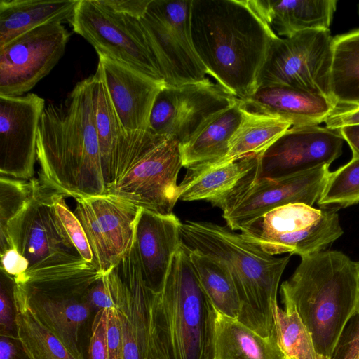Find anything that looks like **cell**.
<instances>
[{
    "label": "cell",
    "instance_id": "6da1fadb",
    "mask_svg": "<svg viewBox=\"0 0 359 359\" xmlns=\"http://www.w3.org/2000/svg\"><path fill=\"white\" fill-rule=\"evenodd\" d=\"M191 32L207 73L238 99L252 95L278 36L250 0H192Z\"/></svg>",
    "mask_w": 359,
    "mask_h": 359
},
{
    "label": "cell",
    "instance_id": "7a4b0ae2",
    "mask_svg": "<svg viewBox=\"0 0 359 359\" xmlns=\"http://www.w3.org/2000/svg\"><path fill=\"white\" fill-rule=\"evenodd\" d=\"M39 178L75 200L107 194L95 120L93 76L45 107L37 137Z\"/></svg>",
    "mask_w": 359,
    "mask_h": 359
},
{
    "label": "cell",
    "instance_id": "3957f363",
    "mask_svg": "<svg viewBox=\"0 0 359 359\" xmlns=\"http://www.w3.org/2000/svg\"><path fill=\"white\" fill-rule=\"evenodd\" d=\"M180 233L187 248L227 268L241 305L237 320L262 337L276 334L278 287L290 256L271 255L241 233L212 222L187 221Z\"/></svg>",
    "mask_w": 359,
    "mask_h": 359
},
{
    "label": "cell",
    "instance_id": "277c9868",
    "mask_svg": "<svg viewBox=\"0 0 359 359\" xmlns=\"http://www.w3.org/2000/svg\"><path fill=\"white\" fill-rule=\"evenodd\" d=\"M280 293L283 302L295 306L316 351L332 359L344 327L359 307L357 262L337 250L301 257Z\"/></svg>",
    "mask_w": 359,
    "mask_h": 359
},
{
    "label": "cell",
    "instance_id": "5b68a950",
    "mask_svg": "<svg viewBox=\"0 0 359 359\" xmlns=\"http://www.w3.org/2000/svg\"><path fill=\"white\" fill-rule=\"evenodd\" d=\"M216 317L182 243L154 294L149 359H214Z\"/></svg>",
    "mask_w": 359,
    "mask_h": 359
},
{
    "label": "cell",
    "instance_id": "8992f818",
    "mask_svg": "<svg viewBox=\"0 0 359 359\" xmlns=\"http://www.w3.org/2000/svg\"><path fill=\"white\" fill-rule=\"evenodd\" d=\"M56 190L41 178H35L32 197L8 224L7 235L11 248H15L29 264L27 272L15 283L32 274L87 263L56 215L53 204Z\"/></svg>",
    "mask_w": 359,
    "mask_h": 359
},
{
    "label": "cell",
    "instance_id": "52a82bcc",
    "mask_svg": "<svg viewBox=\"0 0 359 359\" xmlns=\"http://www.w3.org/2000/svg\"><path fill=\"white\" fill-rule=\"evenodd\" d=\"M258 165L228 193L210 201L219 208L228 227L243 231L274 208L292 203L312 206L330 172L323 165L279 178L258 176Z\"/></svg>",
    "mask_w": 359,
    "mask_h": 359
},
{
    "label": "cell",
    "instance_id": "ba28073f",
    "mask_svg": "<svg viewBox=\"0 0 359 359\" xmlns=\"http://www.w3.org/2000/svg\"><path fill=\"white\" fill-rule=\"evenodd\" d=\"M339 209L287 204L268 212L241 234L271 255L303 257L325 250L343 234Z\"/></svg>",
    "mask_w": 359,
    "mask_h": 359
},
{
    "label": "cell",
    "instance_id": "9c48e42d",
    "mask_svg": "<svg viewBox=\"0 0 359 359\" xmlns=\"http://www.w3.org/2000/svg\"><path fill=\"white\" fill-rule=\"evenodd\" d=\"M192 0H151L140 19L165 85L177 86L206 79L193 43Z\"/></svg>",
    "mask_w": 359,
    "mask_h": 359
},
{
    "label": "cell",
    "instance_id": "30bf717a",
    "mask_svg": "<svg viewBox=\"0 0 359 359\" xmlns=\"http://www.w3.org/2000/svg\"><path fill=\"white\" fill-rule=\"evenodd\" d=\"M69 22L98 55L165 83L140 19L115 12L100 0H79Z\"/></svg>",
    "mask_w": 359,
    "mask_h": 359
},
{
    "label": "cell",
    "instance_id": "8fae6325",
    "mask_svg": "<svg viewBox=\"0 0 359 359\" xmlns=\"http://www.w3.org/2000/svg\"><path fill=\"white\" fill-rule=\"evenodd\" d=\"M332 47L329 29L276 36L259 72L257 88L286 86L331 98Z\"/></svg>",
    "mask_w": 359,
    "mask_h": 359
},
{
    "label": "cell",
    "instance_id": "7c38bea8",
    "mask_svg": "<svg viewBox=\"0 0 359 359\" xmlns=\"http://www.w3.org/2000/svg\"><path fill=\"white\" fill-rule=\"evenodd\" d=\"M182 167L180 142L163 136L109 188L107 194L139 208L171 214L179 200L177 182Z\"/></svg>",
    "mask_w": 359,
    "mask_h": 359
},
{
    "label": "cell",
    "instance_id": "4fadbf2b",
    "mask_svg": "<svg viewBox=\"0 0 359 359\" xmlns=\"http://www.w3.org/2000/svg\"><path fill=\"white\" fill-rule=\"evenodd\" d=\"M70 34L62 22L42 25L0 47V95L20 96L48 75Z\"/></svg>",
    "mask_w": 359,
    "mask_h": 359
},
{
    "label": "cell",
    "instance_id": "5bb4252c",
    "mask_svg": "<svg viewBox=\"0 0 359 359\" xmlns=\"http://www.w3.org/2000/svg\"><path fill=\"white\" fill-rule=\"evenodd\" d=\"M237 99L208 78L177 86L165 85L154 100L149 130L182 144L208 118Z\"/></svg>",
    "mask_w": 359,
    "mask_h": 359
},
{
    "label": "cell",
    "instance_id": "9a60e30c",
    "mask_svg": "<svg viewBox=\"0 0 359 359\" xmlns=\"http://www.w3.org/2000/svg\"><path fill=\"white\" fill-rule=\"evenodd\" d=\"M74 213L93 255V266L109 272L131 249L140 208L110 194L76 200Z\"/></svg>",
    "mask_w": 359,
    "mask_h": 359
},
{
    "label": "cell",
    "instance_id": "2e32d148",
    "mask_svg": "<svg viewBox=\"0 0 359 359\" xmlns=\"http://www.w3.org/2000/svg\"><path fill=\"white\" fill-rule=\"evenodd\" d=\"M339 129L292 126L260 156L258 176L279 178L328 165L342 154Z\"/></svg>",
    "mask_w": 359,
    "mask_h": 359
},
{
    "label": "cell",
    "instance_id": "e0dca14e",
    "mask_svg": "<svg viewBox=\"0 0 359 359\" xmlns=\"http://www.w3.org/2000/svg\"><path fill=\"white\" fill-rule=\"evenodd\" d=\"M45 100L36 93L0 95L1 175L29 180L35 172Z\"/></svg>",
    "mask_w": 359,
    "mask_h": 359
},
{
    "label": "cell",
    "instance_id": "ac0fdd59",
    "mask_svg": "<svg viewBox=\"0 0 359 359\" xmlns=\"http://www.w3.org/2000/svg\"><path fill=\"white\" fill-rule=\"evenodd\" d=\"M92 76L101 166L108 190L144 152L165 135L149 130H127L119 121L100 71L97 69Z\"/></svg>",
    "mask_w": 359,
    "mask_h": 359
},
{
    "label": "cell",
    "instance_id": "d6986e66",
    "mask_svg": "<svg viewBox=\"0 0 359 359\" xmlns=\"http://www.w3.org/2000/svg\"><path fill=\"white\" fill-rule=\"evenodd\" d=\"M97 69L122 126L128 131L149 130L154 100L165 83L102 55Z\"/></svg>",
    "mask_w": 359,
    "mask_h": 359
},
{
    "label": "cell",
    "instance_id": "ffe728a7",
    "mask_svg": "<svg viewBox=\"0 0 359 359\" xmlns=\"http://www.w3.org/2000/svg\"><path fill=\"white\" fill-rule=\"evenodd\" d=\"M182 222L173 213L161 215L140 208L136 219L133 247L147 285L158 292L181 243Z\"/></svg>",
    "mask_w": 359,
    "mask_h": 359
},
{
    "label": "cell",
    "instance_id": "44dd1931",
    "mask_svg": "<svg viewBox=\"0 0 359 359\" xmlns=\"http://www.w3.org/2000/svg\"><path fill=\"white\" fill-rule=\"evenodd\" d=\"M238 101L247 111L279 116L292 126H318L337 108L328 97L286 86H260Z\"/></svg>",
    "mask_w": 359,
    "mask_h": 359
},
{
    "label": "cell",
    "instance_id": "7402d4cb",
    "mask_svg": "<svg viewBox=\"0 0 359 359\" xmlns=\"http://www.w3.org/2000/svg\"><path fill=\"white\" fill-rule=\"evenodd\" d=\"M250 3L279 37L306 30L329 29L336 0H250Z\"/></svg>",
    "mask_w": 359,
    "mask_h": 359
},
{
    "label": "cell",
    "instance_id": "603a6c76",
    "mask_svg": "<svg viewBox=\"0 0 359 359\" xmlns=\"http://www.w3.org/2000/svg\"><path fill=\"white\" fill-rule=\"evenodd\" d=\"M261 154L236 161H219L187 169L179 187V199L184 201H211L228 193L259 164Z\"/></svg>",
    "mask_w": 359,
    "mask_h": 359
},
{
    "label": "cell",
    "instance_id": "cb8c5ba5",
    "mask_svg": "<svg viewBox=\"0 0 359 359\" xmlns=\"http://www.w3.org/2000/svg\"><path fill=\"white\" fill-rule=\"evenodd\" d=\"M241 119L238 99L208 118L186 142L180 144L183 167L188 169L224 159L230 139Z\"/></svg>",
    "mask_w": 359,
    "mask_h": 359
},
{
    "label": "cell",
    "instance_id": "d4e9b609",
    "mask_svg": "<svg viewBox=\"0 0 359 359\" xmlns=\"http://www.w3.org/2000/svg\"><path fill=\"white\" fill-rule=\"evenodd\" d=\"M79 0H0V47L42 25L69 22Z\"/></svg>",
    "mask_w": 359,
    "mask_h": 359
},
{
    "label": "cell",
    "instance_id": "484cf974",
    "mask_svg": "<svg viewBox=\"0 0 359 359\" xmlns=\"http://www.w3.org/2000/svg\"><path fill=\"white\" fill-rule=\"evenodd\" d=\"M13 299L17 338L29 359H83L67 346L40 320L24 290L15 283Z\"/></svg>",
    "mask_w": 359,
    "mask_h": 359
},
{
    "label": "cell",
    "instance_id": "4316f807",
    "mask_svg": "<svg viewBox=\"0 0 359 359\" xmlns=\"http://www.w3.org/2000/svg\"><path fill=\"white\" fill-rule=\"evenodd\" d=\"M214 359H286L276 334L262 337L237 319L217 311Z\"/></svg>",
    "mask_w": 359,
    "mask_h": 359
},
{
    "label": "cell",
    "instance_id": "83f0119b",
    "mask_svg": "<svg viewBox=\"0 0 359 359\" xmlns=\"http://www.w3.org/2000/svg\"><path fill=\"white\" fill-rule=\"evenodd\" d=\"M330 89L337 107L359 106V29L333 38Z\"/></svg>",
    "mask_w": 359,
    "mask_h": 359
},
{
    "label": "cell",
    "instance_id": "f1b7e54d",
    "mask_svg": "<svg viewBox=\"0 0 359 359\" xmlns=\"http://www.w3.org/2000/svg\"><path fill=\"white\" fill-rule=\"evenodd\" d=\"M241 110L242 119L230 139L228 154L222 161L263 154L292 127L289 121L279 116Z\"/></svg>",
    "mask_w": 359,
    "mask_h": 359
},
{
    "label": "cell",
    "instance_id": "f546056e",
    "mask_svg": "<svg viewBox=\"0 0 359 359\" xmlns=\"http://www.w3.org/2000/svg\"><path fill=\"white\" fill-rule=\"evenodd\" d=\"M189 251L200 284L216 311L238 319L241 302L227 268L220 262L198 251L190 249Z\"/></svg>",
    "mask_w": 359,
    "mask_h": 359
},
{
    "label": "cell",
    "instance_id": "4dcf8cb0",
    "mask_svg": "<svg viewBox=\"0 0 359 359\" xmlns=\"http://www.w3.org/2000/svg\"><path fill=\"white\" fill-rule=\"evenodd\" d=\"M283 303L284 310L276 306L274 321L278 344L285 358L330 359L316 351L311 334L295 306L287 302Z\"/></svg>",
    "mask_w": 359,
    "mask_h": 359
},
{
    "label": "cell",
    "instance_id": "1f68e13d",
    "mask_svg": "<svg viewBox=\"0 0 359 359\" xmlns=\"http://www.w3.org/2000/svg\"><path fill=\"white\" fill-rule=\"evenodd\" d=\"M359 203V157L330 173L317 201L322 207H348Z\"/></svg>",
    "mask_w": 359,
    "mask_h": 359
},
{
    "label": "cell",
    "instance_id": "d6a6232c",
    "mask_svg": "<svg viewBox=\"0 0 359 359\" xmlns=\"http://www.w3.org/2000/svg\"><path fill=\"white\" fill-rule=\"evenodd\" d=\"M35 177L29 180L0 176V254L11 249L7 229L32 197Z\"/></svg>",
    "mask_w": 359,
    "mask_h": 359
},
{
    "label": "cell",
    "instance_id": "836d02e7",
    "mask_svg": "<svg viewBox=\"0 0 359 359\" xmlns=\"http://www.w3.org/2000/svg\"><path fill=\"white\" fill-rule=\"evenodd\" d=\"M67 196L56 190L53 204L56 215L68 238L85 262L93 265V255L84 230L65 202Z\"/></svg>",
    "mask_w": 359,
    "mask_h": 359
},
{
    "label": "cell",
    "instance_id": "e575fe53",
    "mask_svg": "<svg viewBox=\"0 0 359 359\" xmlns=\"http://www.w3.org/2000/svg\"><path fill=\"white\" fill-rule=\"evenodd\" d=\"M332 359H359V307L344 327Z\"/></svg>",
    "mask_w": 359,
    "mask_h": 359
},
{
    "label": "cell",
    "instance_id": "d590c367",
    "mask_svg": "<svg viewBox=\"0 0 359 359\" xmlns=\"http://www.w3.org/2000/svg\"><path fill=\"white\" fill-rule=\"evenodd\" d=\"M14 279L1 270L0 327L1 335L9 337L15 327V313L13 299Z\"/></svg>",
    "mask_w": 359,
    "mask_h": 359
},
{
    "label": "cell",
    "instance_id": "8d00e7d4",
    "mask_svg": "<svg viewBox=\"0 0 359 359\" xmlns=\"http://www.w3.org/2000/svg\"><path fill=\"white\" fill-rule=\"evenodd\" d=\"M107 310L96 313L92 324L88 359H109L107 344Z\"/></svg>",
    "mask_w": 359,
    "mask_h": 359
},
{
    "label": "cell",
    "instance_id": "74e56055",
    "mask_svg": "<svg viewBox=\"0 0 359 359\" xmlns=\"http://www.w3.org/2000/svg\"><path fill=\"white\" fill-rule=\"evenodd\" d=\"M106 336L109 359H124L122 328L116 308L107 310Z\"/></svg>",
    "mask_w": 359,
    "mask_h": 359
},
{
    "label": "cell",
    "instance_id": "f35d334b",
    "mask_svg": "<svg viewBox=\"0 0 359 359\" xmlns=\"http://www.w3.org/2000/svg\"><path fill=\"white\" fill-rule=\"evenodd\" d=\"M85 299L92 310H95L97 312L116 308L104 274L90 285L85 294Z\"/></svg>",
    "mask_w": 359,
    "mask_h": 359
},
{
    "label": "cell",
    "instance_id": "ab89813d",
    "mask_svg": "<svg viewBox=\"0 0 359 359\" xmlns=\"http://www.w3.org/2000/svg\"><path fill=\"white\" fill-rule=\"evenodd\" d=\"M1 256V270L11 276L15 282L19 281L27 272L29 264L15 248H12Z\"/></svg>",
    "mask_w": 359,
    "mask_h": 359
},
{
    "label": "cell",
    "instance_id": "60d3db41",
    "mask_svg": "<svg viewBox=\"0 0 359 359\" xmlns=\"http://www.w3.org/2000/svg\"><path fill=\"white\" fill-rule=\"evenodd\" d=\"M115 12L140 19L144 14L151 0H100Z\"/></svg>",
    "mask_w": 359,
    "mask_h": 359
},
{
    "label": "cell",
    "instance_id": "b9f144b4",
    "mask_svg": "<svg viewBox=\"0 0 359 359\" xmlns=\"http://www.w3.org/2000/svg\"><path fill=\"white\" fill-rule=\"evenodd\" d=\"M325 122L327 128L334 129L359 124V106L337 107Z\"/></svg>",
    "mask_w": 359,
    "mask_h": 359
},
{
    "label": "cell",
    "instance_id": "7bdbcfd3",
    "mask_svg": "<svg viewBox=\"0 0 359 359\" xmlns=\"http://www.w3.org/2000/svg\"><path fill=\"white\" fill-rule=\"evenodd\" d=\"M339 129L344 140L348 144L353 157H359V124L346 126Z\"/></svg>",
    "mask_w": 359,
    "mask_h": 359
},
{
    "label": "cell",
    "instance_id": "ee69618b",
    "mask_svg": "<svg viewBox=\"0 0 359 359\" xmlns=\"http://www.w3.org/2000/svg\"><path fill=\"white\" fill-rule=\"evenodd\" d=\"M16 356V347L11 340H10L9 337L1 335L0 359H15Z\"/></svg>",
    "mask_w": 359,
    "mask_h": 359
},
{
    "label": "cell",
    "instance_id": "f6af8a7d",
    "mask_svg": "<svg viewBox=\"0 0 359 359\" xmlns=\"http://www.w3.org/2000/svg\"><path fill=\"white\" fill-rule=\"evenodd\" d=\"M358 265V281H359V262H357Z\"/></svg>",
    "mask_w": 359,
    "mask_h": 359
},
{
    "label": "cell",
    "instance_id": "bcb514c9",
    "mask_svg": "<svg viewBox=\"0 0 359 359\" xmlns=\"http://www.w3.org/2000/svg\"><path fill=\"white\" fill-rule=\"evenodd\" d=\"M358 14L359 15V4H358Z\"/></svg>",
    "mask_w": 359,
    "mask_h": 359
}]
</instances>
